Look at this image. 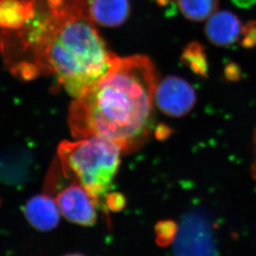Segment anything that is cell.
I'll return each mask as SVG.
<instances>
[{"label": "cell", "mask_w": 256, "mask_h": 256, "mask_svg": "<svg viewBox=\"0 0 256 256\" xmlns=\"http://www.w3.org/2000/svg\"><path fill=\"white\" fill-rule=\"evenodd\" d=\"M36 11L37 4L30 0H0V30L22 28Z\"/></svg>", "instance_id": "9c48e42d"}, {"label": "cell", "mask_w": 256, "mask_h": 256, "mask_svg": "<svg viewBox=\"0 0 256 256\" xmlns=\"http://www.w3.org/2000/svg\"><path fill=\"white\" fill-rule=\"evenodd\" d=\"M253 143H254V158L252 162V175L256 180V128H254V136H253Z\"/></svg>", "instance_id": "2e32d148"}, {"label": "cell", "mask_w": 256, "mask_h": 256, "mask_svg": "<svg viewBox=\"0 0 256 256\" xmlns=\"http://www.w3.org/2000/svg\"><path fill=\"white\" fill-rule=\"evenodd\" d=\"M178 5L188 20L202 22L216 12L219 0H178Z\"/></svg>", "instance_id": "30bf717a"}, {"label": "cell", "mask_w": 256, "mask_h": 256, "mask_svg": "<svg viewBox=\"0 0 256 256\" xmlns=\"http://www.w3.org/2000/svg\"><path fill=\"white\" fill-rule=\"evenodd\" d=\"M120 148L101 136L64 140L58 148L64 176L79 183L96 204L106 199L120 166Z\"/></svg>", "instance_id": "3957f363"}, {"label": "cell", "mask_w": 256, "mask_h": 256, "mask_svg": "<svg viewBox=\"0 0 256 256\" xmlns=\"http://www.w3.org/2000/svg\"><path fill=\"white\" fill-rule=\"evenodd\" d=\"M154 99L162 112L172 118H180L194 108L196 94L188 82L179 76H168L158 82Z\"/></svg>", "instance_id": "277c9868"}, {"label": "cell", "mask_w": 256, "mask_h": 256, "mask_svg": "<svg viewBox=\"0 0 256 256\" xmlns=\"http://www.w3.org/2000/svg\"><path fill=\"white\" fill-rule=\"evenodd\" d=\"M80 0H46L18 30L0 35V50L10 71L24 80L54 75L78 98L111 68L118 56L88 15Z\"/></svg>", "instance_id": "6da1fadb"}, {"label": "cell", "mask_w": 256, "mask_h": 256, "mask_svg": "<svg viewBox=\"0 0 256 256\" xmlns=\"http://www.w3.org/2000/svg\"><path fill=\"white\" fill-rule=\"evenodd\" d=\"M84 1H88V0H84Z\"/></svg>", "instance_id": "ac0fdd59"}, {"label": "cell", "mask_w": 256, "mask_h": 256, "mask_svg": "<svg viewBox=\"0 0 256 256\" xmlns=\"http://www.w3.org/2000/svg\"><path fill=\"white\" fill-rule=\"evenodd\" d=\"M22 212L30 224L40 232H50L60 224V208L50 194L31 197L22 207Z\"/></svg>", "instance_id": "52a82bcc"}, {"label": "cell", "mask_w": 256, "mask_h": 256, "mask_svg": "<svg viewBox=\"0 0 256 256\" xmlns=\"http://www.w3.org/2000/svg\"><path fill=\"white\" fill-rule=\"evenodd\" d=\"M55 200L60 213L68 222L82 226L96 223L98 204L79 183L75 182L60 190Z\"/></svg>", "instance_id": "5b68a950"}, {"label": "cell", "mask_w": 256, "mask_h": 256, "mask_svg": "<svg viewBox=\"0 0 256 256\" xmlns=\"http://www.w3.org/2000/svg\"><path fill=\"white\" fill-rule=\"evenodd\" d=\"M88 15L96 24L118 27L128 20L130 12L129 0H88Z\"/></svg>", "instance_id": "ba28073f"}, {"label": "cell", "mask_w": 256, "mask_h": 256, "mask_svg": "<svg viewBox=\"0 0 256 256\" xmlns=\"http://www.w3.org/2000/svg\"><path fill=\"white\" fill-rule=\"evenodd\" d=\"M178 232V224L172 220L158 222L155 226L156 243L158 246H169L175 240Z\"/></svg>", "instance_id": "7c38bea8"}, {"label": "cell", "mask_w": 256, "mask_h": 256, "mask_svg": "<svg viewBox=\"0 0 256 256\" xmlns=\"http://www.w3.org/2000/svg\"><path fill=\"white\" fill-rule=\"evenodd\" d=\"M232 2L240 8H250L256 4V0H232Z\"/></svg>", "instance_id": "9a60e30c"}, {"label": "cell", "mask_w": 256, "mask_h": 256, "mask_svg": "<svg viewBox=\"0 0 256 256\" xmlns=\"http://www.w3.org/2000/svg\"><path fill=\"white\" fill-rule=\"evenodd\" d=\"M242 24L239 18L230 11H217L207 20L204 32L210 42L218 47H228L242 36Z\"/></svg>", "instance_id": "8992f818"}, {"label": "cell", "mask_w": 256, "mask_h": 256, "mask_svg": "<svg viewBox=\"0 0 256 256\" xmlns=\"http://www.w3.org/2000/svg\"><path fill=\"white\" fill-rule=\"evenodd\" d=\"M158 82L155 66L146 56L118 57L108 72L72 104V135L106 138L124 153L138 150L150 134Z\"/></svg>", "instance_id": "7a4b0ae2"}, {"label": "cell", "mask_w": 256, "mask_h": 256, "mask_svg": "<svg viewBox=\"0 0 256 256\" xmlns=\"http://www.w3.org/2000/svg\"><path fill=\"white\" fill-rule=\"evenodd\" d=\"M182 62L186 65L194 74L207 76L209 65L204 48L199 42H192L183 50Z\"/></svg>", "instance_id": "8fae6325"}, {"label": "cell", "mask_w": 256, "mask_h": 256, "mask_svg": "<svg viewBox=\"0 0 256 256\" xmlns=\"http://www.w3.org/2000/svg\"><path fill=\"white\" fill-rule=\"evenodd\" d=\"M84 256V254H78V253H74V254H65V256Z\"/></svg>", "instance_id": "e0dca14e"}, {"label": "cell", "mask_w": 256, "mask_h": 256, "mask_svg": "<svg viewBox=\"0 0 256 256\" xmlns=\"http://www.w3.org/2000/svg\"><path fill=\"white\" fill-rule=\"evenodd\" d=\"M126 200L124 194L118 192H112L106 194L105 204L106 208L112 212H121L126 206Z\"/></svg>", "instance_id": "5bb4252c"}, {"label": "cell", "mask_w": 256, "mask_h": 256, "mask_svg": "<svg viewBox=\"0 0 256 256\" xmlns=\"http://www.w3.org/2000/svg\"><path fill=\"white\" fill-rule=\"evenodd\" d=\"M240 42L246 48L256 47V20H252L243 25Z\"/></svg>", "instance_id": "4fadbf2b"}]
</instances>
